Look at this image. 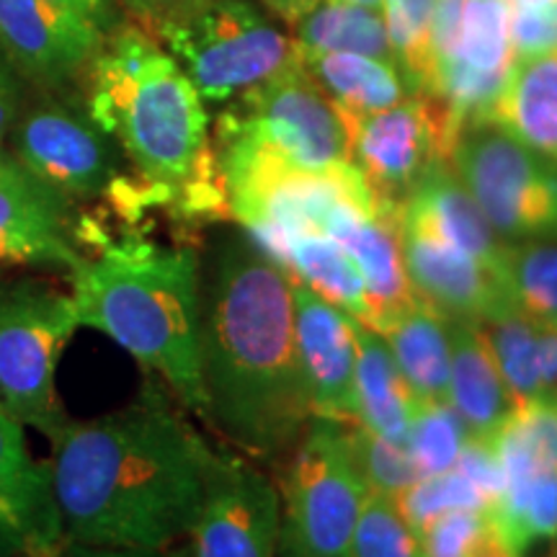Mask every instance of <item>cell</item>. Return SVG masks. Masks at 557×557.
Listing matches in <instances>:
<instances>
[{"label": "cell", "instance_id": "12", "mask_svg": "<svg viewBox=\"0 0 557 557\" xmlns=\"http://www.w3.org/2000/svg\"><path fill=\"white\" fill-rule=\"evenodd\" d=\"M282 496L248 457L222 451L186 534L189 557H276Z\"/></svg>", "mask_w": 557, "mask_h": 557}, {"label": "cell", "instance_id": "1", "mask_svg": "<svg viewBox=\"0 0 557 557\" xmlns=\"http://www.w3.org/2000/svg\"><path fill=\"white\" fill-rule=\"evenodd\" d=\"M156 377L137 398L50 438V487L62 532L101 547L165 553L189 534L220 449Z\"/></svg>", "mask_w": 557, "mask_h": 557}, {"label": "cell", "instance_id": "34", "mask_svg": "<svg viewBox=\"0 0 557 557\" xmlns=\"http://www.w3.org/2000/svg\"><path fill=\"white\" fill-rule=\"evenodd\" d=\"M395 500H398L408 524L416 529V534L447 511H457V508H487L483 493L457 468L438 472V475L418 478Z\"/></svg>", "mask_w": 557, "mask_h": 557}, {"label": "cell", "instance_id": "39", "mask_svg": "<svg viewBox=\"0 0 557 557\" xmlns=\"http://www.w3.org/2000/svg\"><path fill=\"white\" fill-rule=\"evenodd\" d=\"M11 557H163V553H148V549L101 547V545H88V542L60 537L58 542H52V545L26 549V553H18Z\"/></svg>", "mask_w": 557, "mask_h": 557}, {"label": "cell", "instance_id": "40", "mask_svg": "<svg viewBox=\"0 0 557 557\" xmlns=\"http://www.w3.org/2000/svg\"><path fill=\"white\" fill-rule=\"evenodd\" d=\"M537 380L540 400H557V329L537 323Z\"/></svg>", "mask_w": 557, "mask_h": 557}, {"label": "cell", "instance_id": "44", "mask_svg": "<svg viewBox=\"0 0 557 557\" xmlns=\"http://www.w3.org/2000/svg\"><path fill=\"white\" fill-rule=\"evenodd\" d=\"M341 3L361 5V9H372V11H382V0H341Z\"/></svg>", "mask_w": 557, "mask_h": 557}, {"label": "cell", "instance_id": "5", "mask_svg": "<svg viewBox=\"0 0 557 557\" xmlns=\"http://www.w3.org/2000/svg\"><path fill=\"white\" fill-rule=\"evenodd\" d=\"M78 329L70 292L41 276H0V416L47 438L65 426L58 367Z\"/></svg>", "mask_w": 557, "mask_h": 557}, {"label": "cell", "instance_id": "25", "mask_svg": "<svg viewBox=\"0 0 557 557\" xmlns=\"http://www.w3.org/2000/svg\"><path fill=\"white\" fill-rule=\"evenodd\" d=\"M357 336V423L374 434L406 442L410 421L418 408L416 395L403 380L398 364L377 331L354 318Z\"/></svg>", "mask_w": 557, "mask_h": 557}, {"label": "cell", "instance_id": "28", "mask_svg": "<svg viewBox=\"0 0 557 557\" xmlns=\"http://www.w3.org/2000/svg\"><path fill=\"white\" fill-rule=\"evenodd\" d=\"M480 329L485 333L513 403L517 406L537 403V320L519 310V305H506L487 315Z\"/></svg>", "mask_w": 557, "mask_h": 557}, {"label": "cell", "instance_id": "42", "mask_svg": "<svg viewBox=\"0 0 557 557\" xmlns=\"http://www.w3.org/2000/svg\"><path fill=\"white\" fill-rule=\"evenodd\" d=\"M263 3H267L278 18L287 21L292 26L299 16H302V13H308L318 0H263Z\"/></svg>", "mask_w": 557, "mask_h": 557}, {"label": "cell", "instance_id": "36", "mask_svg": "<svg viewBox=\"0 0 557 557\" xmlns=\"http://www.w3.org/2000/svg\"><path fill=\"white\" fill-rule=\"evenodd\" d=\"M511 39L517 58L557 50V3L534 11H511Z\"/></svg>", "mask_w": 557, "mask_h": 557}, {"label": "cell", "instance_id": "23", "mask_svg": "<svg viewBox=\"0 0 557 557\" xmlns=\"http://www.w3.org/2000/svg\"><path fill=\"white\" fill-rule=\"evenodd\" d=\"M393 354L403 380L418 403L447 400L449 387V318L413 299L377 331Z\"/></svg>", "mask_w": 557, "mask_h": 557}, {"label": "cell", "instance_id": "21", "mask_svg": "<svg viewBox=\"0 0 557 557\" xmlns=\"http://www.w3.org/2000/svg\"><path fill=\"white\" fill-rule=\"evenodd\" d=\"M299 65L323 90L344 124L395 107L410 94V83L398 62L351 52H299Z\"/></svg>", "mask_w": 557, "mask_h": 557}, {"label": "cell", "instance_id": "20", "mask_svg": "<svg viewBox=\"0 0 557 557\" xmlns=\"http://www.w3.org/2000/svg\"><path fill=\"white\" fill-rule=\"evenodd\" d=\"M449 348L447 403L462 418L470 438L493 444L517 403L508 393L480 323L449 318Z\"/></svg>", "mask_w": 557, "mask_h": 557}, {"label": "cell", "instance_id": "7", "mask_svg": "<svg viewBox=\"0 0 557 557\" xmlns=\"http://www.w3.org/2000/svg\"><path fill=\"white\" fill-rule=\"evenodd\" d=\"M287 459L276 557H351L367 485L348 449L346 421L312 416Z\"/></svg>", "mask_w": 557, "mask_h": 557}, {"label": "cell", "instance_id": "13", "mask_svg": "<svg viewBox=\"0 0 557 557\" xmlns=\"http://www.w3.org/2000/svg\"><path fill=\"white\" fill-rule=\"evenodd\" d=\"M517 52L508 0H465L451 47L431 67L421 94L447 109L457 129L483 120L504 90Z\"/></svg>", "mask_w": 557, "mask_h": 557}, {"label": "cell", "instance_id": "35", "mask_svg": "<svg viewBox=\"0 0 557 557\" xmlns=\"http://www.w3.org/2000/svg\"><path fill=\"white\" fill-rule=\"evenodd\" d=\"M493 537L487 508L447 511L418 532L421 557H480Z\"/></svg>", "mask_w": 557, "mask_h": 557}, {"label": "cell", "instance_id": "31", "mask_svg": "<svg viewBox=\"0 0 557 557\" xmlns=\"http://www.w3.org/2000/svg\"><path fill=\"white\" fill-rule=\"evenodd\" d=\"M346 438L367 493L398 498L418 480V470L408 455L406 442H393V438L374 434V431L359 426L357 421H346Z\"/></svg>", "mask_w": 557, "mask_h": 557}, {"label": "cell", "instance_id": "27", "mask_svg": "<svg viewBox=\"0 0 557 557\" xmlns=\"http://www.w3.org/2000/svg\"><path fill=\"white\" fill-rule=\"evenodd\" d=\"M297 52H351L395 62L382 11L318 0L295 24Z\"/></svg>", "mask_w": 557, "mask_h": 557}, {"label": "cell", "instance_id": "11", "mask_svg": "<svg viewBox=\"0 0 557 557\" xmlns=\"http://www.w3.org/2000/svg\"><path fill=\"white\" fill-rule=\"evenodd\" d=\"M348 156L380 205L400 207L436 160H449L459 129L426 94L346 124Z\"/></svg>", "mask_w": 557, "mask_h": 557}, {"label": "cell", "instance_id": "8", "mask_svg": "<svg viewBox=\"0 0 557 557\" xmlns=\"http://www.w3.org/2000/svg\"><path fill=\"white\" fill-rule=\"evenodd\" d=\"M214 137L246 145L295 171L351 169L346 124L299 62L230 103Z\"/></svg>", "mask_w": 557, "mask_h": 557}, {"label": "cell", "instance_id": "38", "mask_svg": "<svg viewBox=\"0 0 557 557\" xmlns=\"http://www.w3.org/2000/svg\"><path fill=\"white\" fill-rule=\"evenodd\" d=\"M26 88H29V83L21 78L16 65L0 50V145H5L13 122H16L26 96H29Z\"/></svg>", "mask_w": 557, "mask_h": 557}, {"label": "cell", "instance_id": "3", "mask_svg": "<svg viewBox=\"0 0 557 557\" xmlns=\"http://www.w3.org/2000/svg\"><path fill=\"white\" fill-rule=\"evenodd\" d=\"M83 103L169 207L186 218H227L207 103L148 29L129 24L107 34L86 70Z\"/></svg>", "mask_w": 557, "mask_h": 557}, {"label": "cell", "instance_id": "30", "mask_svg": "<svg viewBox=\"0 0 557 557\" xmlns=\"http://www.w3.org/2000/svg\"><path fill=\"white\" fill-rule=\"evenodd\" d=\"M468 442V429L447 400L418 403L406 436L408 455L413 459L418 478L438 475L455 468Z\"/></svg>", "mask_w": 557, "mask_h": 557}, {"label": "cell", "instance_id": "46", "mask_svg": "<svg viewBox=\"0 0 557 557\" xmlns=\"http://www.w3.org/2000/svg\"><path fill=\"white\" fill-rule=\"evenodd\" d=\"M549 542H553V557H557V534Z\"/></svg>", "mask_w": 557, "mask_h": 557}, {"label": "cell", "instance_id": "41", "mask_svg": "<svg viewBox=\"0 0 557 557\" xmlns=\"http://www.w3.org/2000/svg\"><path fill=\"white\" fill-rule=\"evenodd\" d=\"M54 3L65 5V9H73L88 16L90 21L101 26L103 32L109 34V18H111V3L109 0H54Z\"/></svg>", "mask_w": 557, "mask_h": 557}, {"label": "cell", "instance_id": "4", "mask_svg": "<svg viewBox=\"0 0 557 557\" xmlns=\"http://www.w3.org/2000/svg\"><path fill=\"white\" fill-rule=\"evenodd\" d=\"M67 282L81 329L103 333L189 413L207 416L197 250L163 246L139 233L101 235Z\"/></svg>", "mask_w": 557, "mask_h": 557}, {"label": "cell", "instance_id": "37", "mask_svg": "<svg viewBox=\"0 0 557 557\" xmlns=\"http://www.w3.org/2000/svg\"><path fill=\"white\" fill-rule=\"evenodd\" d=\"M116 3L124 5L139 21L143 29L152 32L163 24H173V21L191 16L201 5H207L209 0H116Z\"/></svg>", "mask_w": 557, "mask_h": 557}, {"label": "cell", "instance_id": "6", "mask_svg": "<svg viewBox=\"0 0 557 557\" xmlns=\"http://www.w3.org/2000/svg\"><path fill=\"white\" fill-rule=\"evenodd\" d=\"M189 75L205 103H230L295 67V39L250 0H209L150 32Z\"/></svg>", "mask_w": 557, "mask_h": 557}, {"label": "cell", "instance_id": "43", "mask_svg": "<svg viewBox=\"0 0 557 557\" xmlns=\"http://www.w3.org/2000/svg\"><path fill=\"white\" fill-rule=\"evenodd\" d=\"M511 3V11H534V9H547V5H555L557 0H508Z\"/></svg>", "mask_w": 557, "mask_h": 557}, {"label": "cell", "instance_id": "17", "mask_svg": "<svg viewBox=\"0 0 557 557\" xmlns=\"http://www.w3.org/2000/svg\"><path fill=\"white\" fill-rule=\"evenodd\" d=\"M295 344L312 416L357 421L354 318L295 282Z\"/></svg>", "mask_w": 557, "mask_h": 557}, {"label": "cell", "instance_id": "22", "mask_svg": "<svg viewBox=\"0 0 557 557\" xmlns=\"http://www.w3.org/2000/svg\"><path fill=\"white\" fill-rule=\"evenodd\" d=\"M480 122L496 124L557 163V50L517 58L504 90Z\"/></svg>", "mask_w": 557, "mask_h": 557}, {"label": "cell", "instance_id": "18", "mask_svg": "<svg viewBox=\"0 0 557 557\" xmlns=\"http://www.w3.org/2000/svg\"><path fill=\"white\" fill-rule=\"evenodd\" d=\"M65 537L45 459L34 457L26 429L0 416V557Z\"/></svg>", "mask_w": 557, "mask_h": 557}, {"label": "cell", "instance_id": "29", "mask_svg": "<svg viewBox=\"0 0 557 557\" xmlns=\"http://www.w3.org/2000/svg\"><path fill=\"white\" fill-rule=\"evenodd\" d=\"M504 278L519 310L557 329V243H508Z\"/></svg>", "mask_w": 557, "mask_h": 557}, {"label": "cell", "instance_id": "32", "mask_svg": "<svg viewBox=\"0 0 557 557\" xmlns=\"http://www.w3.org/2000/svg\"><path fill=\"white\" fill-rule=\"evenodd\" d=\"M351 557H421V542L398 500L367 493L354 527Z\"/></svg>", "mask_w": 557, "mask_h": 557}, {"label": "cell", "instance_id": "33", "mask_svg": "<svg viewBox=\"0 0 557 557\" xmlns=\"http://www.w3.org/2000/svg\"><path fill=\"white\" fill-rule=\"evenodd\" d=\"M436 0H382L389 47L395 62L406 75L410 88L421 90L423 70H426V50L431 18H434Z\"/></svg>", "mask_w": 557, "mask_h": 557}, {"label": "cell", "instance_id": "14", "mask_svg": "<svg viewBox=\"0 0 557 557\" xmlns=\"http://www.w3.org/2000/svg\"><path fill=\"white\" fill-rule=\"evenodd\" d=\"M86 259L75 205L0 145V269L70 274Z\"/></svg>", "mask_w": 557, "mask_h": 557}, {"label": "cell", "instance_id": "2", "mask_svg": "<svg viewBox=\"0 0 557 557\" xmlns=\"http://www.w3.org/2000/svg\"><path fill=\"white\" fill-rule=\"evenodd\" d=\"M205 421L243 457H289L312 408L295 344V278L246 235L201 261Z\"/></svg>", "mask_w": 557, "mask_h": 557}, {"label": "cell", "instance_id": "26", "mask_svg": "<svg viewBox=\"0 0 557 557\" xmlns=\"http://www.w3.org/2000/svg\"><path fill=\"white\" fill-rule=\"evenodd\" d=\"M493 534L513 557L557 534V468L504 470V491L487 506Z\"/></svg>", "mask_w": 557, "mask_h": 557}, {"label": "cell", "instance_id": "9", "mask_svg": "<svg viewBox=\"0 0 557 557\" xmlns=\"http://www.w3.org/2000/svg\"><path fill=\"white\" fill-rule=\"evenodd\" d=\"M449 165L506 243H557V163L491 122H468Z\"/></svg>", "mask_w": 557, "mask_h": 557}, {"label": "cell", "instance_id": "19", "mask_svg": "<svg viewBox=\"0 0 557 557\" xmlns=\"http://www.w3.org/2000/svg\"><path fill=\"white\" fill-rule=\"evenodd\" d=\"M400 212L421 220L423 225L449 240L472 259L485 263L493 274L504 278L508 243L500 238L485 214L480 212L475 199L465 189L449 160H436L431 169L418 178V184L403 199ZM506 282V278H504Z\"/></svg>", "mask_w": 557, "mask_h": 557}, {"label": "cell", "instance_id": "47", "mask_svg": "<svg viewBox=\"0 0 557 557\" xmlns=\"http://www.w3.org/2000/svg\"><path fill=\"white\" fill-rule=\"evenodd\" d=\"M0 276H3V269H0Z\"/></svg>", "mask_w": 557, "mask_h": 557}, {"label": "cell", "instance_id": "16", "mask_svg": "<svg viewBox=\"0 0 557 557\" xmlns=\"http://www.w3.org/2000/svg\"><path fill=\"white\" fill-rule=\"evenodd\" d=\"M398 225L410 289L442 315L483 323L506 305H517L504 278L451 246L421 220L398 209Z\"/></svg>", "mask_w": 557, "mask_h": 557}, {"label": "cell", "instance_id": "15", "mask_svg": "<svg viewBox=\"0 0 557 557\" xmlns=\"http://www.w3.org/2000/svg\"><path fill=\"white\" fill-rule=\"evenodd\" d=\"M107 32L54 0H0V50L37 90L62 94L86 78Z\"/></svg>", "mask_w": 557, "mask_h": 557}, {"label": "cell", "instance_id": "45", "mask_svg": "<svg viewBox=\"0 0 557 557\" xmlns=\"http://www.w3.org/2000/svg\"><path fill=\"white\" fill-rule=\"evenodd\" d=\"M163 557H189V553H186V547H184V542H181V545H173V547H169L163 553Z\"/></svg>", "mask_w": 557, "mask_h": 557}, {"label": "cell", "instance_id": "10", "mask_svg": "<svg viewBox=\"0 0 557 557\" xmlns=\"http://www.w3.org/2000/svg\"><path fill=\"white\" fill-rule=\"evenodd\" d=\"M5 148L70 205L109 199L122 173L120 145L90 120L86 103L67 99L65 90H37L26 96Z\"/></svg>", "mask_w": 557, "mask_h": 557}, {"label": "cell", "instance_id": "24", "mask_svg": "<svg viewBox=\"0 0 557 557\" xmlns=\"http://www.w3.org/2000/svg\"><path fill=\"white\" fill-rule=\"evenodd\" d=\"M295 282L336 305L351 318L369 323L367 287L359 269L323 230H297L263 250Z\"/></svg>", "mask_w": 557, "mask_h": 557}]
</instances>
